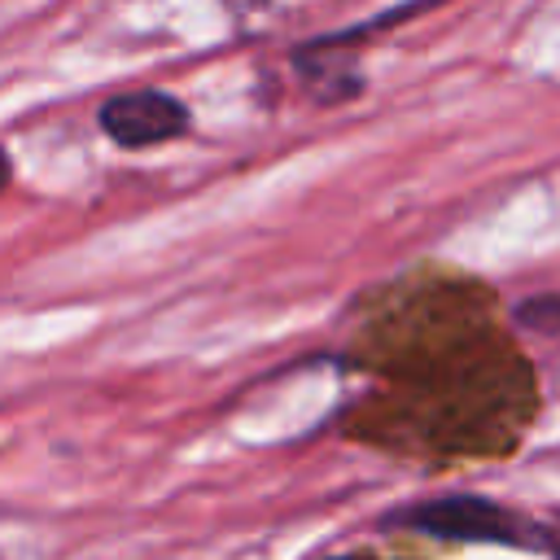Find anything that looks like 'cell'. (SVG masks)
<instances>
[{"label": "cell", "instance_id": "1", "mask_svg": "<svg viewBox=\"0 0 560 560\" xmlns=\"http://www.w3.org/2000/svg\"><path fill=\"white\" fill-rule=\"evenodd\" d=\"M389 525L451 538V542H499V547H521V551H551V529L521 516L516 508H503L481 494H442L424 499L411 508H398Z\"/></svg>", "mask_w": 560, "mask_h": 560}, {"label": "cell", "instance_id": "2", "mask_svg": "<svg viewBox=\"0 0 560 560\" xmlns=\"http://www.w3.org/2000/svg\"><path fill=\"white\" fill-rule=\"evenodd\" d=\"M96 122L122 149H153V144L179 140L192 127V114L179 96L162 88H131V92H114L109 101H101Z\"/></svg>", "mask_w": 560, "mask_h": 560}, {"label": "cell", "instance_id": "3", "mask_svg": "<svg viewBox=\"0 0 560 560\" xmlns=\"http://www.w3.org/2000/svg\"><path fill=\"white\" fill-rule=\"evenodd\" d=\"M293 66H298V74L306 79V92L319 105H341V101H354L363 92V74L354 66V57L346 52V44H332L328 35L298 48Z\"/></svg>", "mask_w": 560, "mask_h": 560}, {"label": "cell", "instance_id": "4", "mask_svg": "<svg viewBox=\"0 0 560 560\" xmlns=\"http://www.w3.org/2000/svg\"><path fill=\"white\" fill-rule=\"evenodd\" d=\"M433 4H446V0H402V4L385 9L381 18H372V22H359V26H350V31H337V35H328V39H332V44H354V39H363V35H376V31H385V26L411 22V18H420L424 9H433Z\"/></svg>", "mask_w": 560, "mask_h": 560}, {"label": "cell", "instance_id": "5", "mask_svg": "<svg viewBox=\"0 0 560 560\" xmlns=\"http://www.w3.org/2000/svg\"><path fill=\"white\" fill-rule=\"evenodd\" d=\"M512 319L529 332H560V293H534V298L516 302Z\"/></svg>", "mask_w": 560, "mask_h": 560}, {"label": "cell", "instance_id": "6", "mask_svg": "<svg viewBox=\"0 0 560 560\" xmlns=\"http://www.w3.org/2000/svg\"><path fill=\"white\" fill-rule=\"evenodd\" d=\"M9 184H13V162H9V153L0 149V192H4Z\"/></svg>", "mask_w": 560, "mask_h": 560}, {"label": "cell", "instance_id": "7", "mask_svg": "<svg viewBox=\"0 0 560 560\" xmlns=\"http://www.w3.org/2000/svg\"><path fill=\"white\" fill-rule=\"evenodd\" d=\"M551 556H560V516H556V525H551Z\"/></svg>", "mask_w": 560, "mask_h": 560}, {"label": "cell", "instance_id": "8", "mask_svg": "<svg viewBox=\"0 0 560 560\" xmlns=\"http://www.w3.org/2000/svg\"><path fill=\"white\" fill-rule=\"evenodd\" d=\"M324 560H372L368 551H346V556H324Z\"/></svg>", "mask_w": 560, "mask_h": 560}]
</instances>
